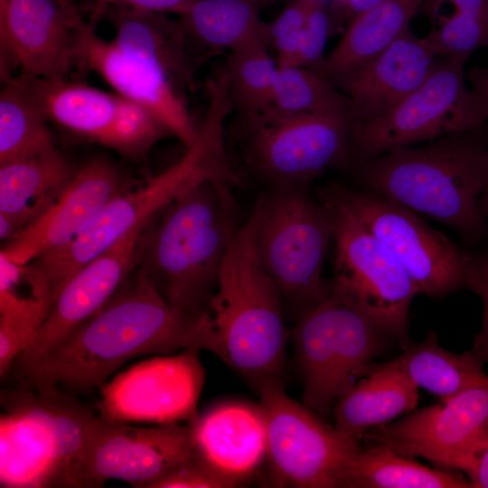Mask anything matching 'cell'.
Listing matches in <instances>:
<instances>
[{"instance_id": "3957f363", "label": "cell", "mask_w": 488, "mask_h": 488, "mask_svg": "<svg viewBox=\"0 0 488 488\" xmlns=\"http://www.w3.org/2000/svg\"><path fill=\"white\" fill-rule=\"evenodd\" d=\"M257 211L230 233L217 289L201 317L197 349L256 387L281 380L288 339L283 297L258 259Z\"/></svg>"}, {"instance_id": "7dc6e473", "label": "cell", "mask_w": 488, "mask_h": 488, "mask_svg": "<svg viewBox=\"0 0 488 488\" xmlns=\"http://www.w3.org/2000/svg\"><path fill=\"white\" fill-rule=\"evenodd\" d=\"M8 2L9 0H0V14L5 11Z\"/></svg>"}, {"instance_id": "7402d4cb", "label": "cell", "mask_w": 488, "mask_h": 488, "mask_svg": "<svg viewBox=\"0 0 488 488\" xmlns=\"http://www.w3.org/2000/svg\"><path fill=\"white\" fill-rule=\"evenodd\" d=\"M434 59L425 38L408 28L368 62L327 80L346 97L354 126L393 110L427 78Z\"/></svg>"}, {"instance_id": "6da1fadb", "label": "cell", "mask_w": 488, "mask_h": 488, "mask_svg": "<svg viewBox=\"0 0 488 488\" xmlns=\"http://www.w3.org/2000/svg\"><path fill=\"white\" fill-rule=\"evenodd\" d=\"M202 317V316H201ZM201 317L171 305L139 272L108 302L24 371L23 387H99L132 358L196 348Z\"/></svg>"}, {"instance_id": "5b68a950", "label": "cell", "mask_w": 488, "mask_h": 488, "mask_svg": "<svg viewBox=\"0 0 488 488\" xmlns=\"http://www.w3.org/2000/svg\"><path fill=\"white\" fill-rule=\"evenodd\" d=\"M230 183L206 181L166 205L145 234L142 274L176 309L201 317L227 252L234 201Z\"/></svg>"}, {"instance_id": "ac0fdd59", "label": "cell", "mask_w": 488, "mask_h": 488, "mask_svg": "<svg viewBox=\"0 0 488 488\" xmlns=\"http://www.w3.org/2000/svg\"><path fill=\"white\" fill-rule=\"evenodd\" d=\"M74 0H9L0 14L1 75L68 79L80 63Z\"/></svg>"}, {"instance_id": "44dd1931", "label": "cell", "mask_w": 488, "mask_h": 488, "mask_svg": "<svg viewBox=\"0 0 488 488\" xmlns=\"http://www.w3.org/2000/svg\"><path fill=\"white\" fill-rule=\"evenodd\" d=\"M125 189L120 172L110 162H88L78 168L59 198L36 221L4 243L0 254L24 265L65 247Z\"/></svg>"}, {"instance_id": "d6a6232c", "label": "cell", "mask_w": 488, "mask_h": 488, "mask_svg": "<svg viewBox=\"0 0 488 488\" xmlns=\"http://www.w3.org/2000/svg\"><path fill=\"white\" fill-rule=\"evenodd\" d=\"M348 106L346 97L315 70L277 65L272 105L261 117L348 110Z\"/></svg>"}, {"instance_id": "d590c367", "label": "cell", "mask_w": 488, "mask_h": 488, "mask_svg": "<svg viewBox=\"0 0 488 488\" xmlns=\"http://www.w3.org/2000/svg\"><path fill=\"white\" fill-rule=\"evenodd\" d=\"M246 482L244 478L220 469L193 449L185 460L148 488H232Z\"/></svg>"}, {"instance_id": "52a82bcc", "label": "cell", "mask_w": 488, "mask_h": 488, "mask_svg": "<svg viewBox=\"0 0 488 488\" xmlns=\"http://www.w3.org/2000/svg\"><path fill=\"white\" fill-rule=\"evenodd\" d=\"M308 184L267 188L256 202L255 245L261 266L296 315L323 301L322 272L333 239L328 210Z\"/></svg>"}, {"instance_id": "d4e9b609", "label": "cell", "mask_w": 488, "mask_h": 488, "mask_svg": "<svg viewBox=\"0 0 488 488\" xmlns=\"http://www.w3.org/2000/svg\"><path fill=\"white\" fill-rule=\"evenodd\" d=\"M190 423L193 449L230 474L248 480L266 458V423L258 404H221Z\"/></svg>"}, {"instance_id": "484cf974", "label": "cell", "mask_w": 488, "mask_h": 488, "mask_svg": "<svg viewBox=\"0 0 488 488\" xmlns=\"http://www.w3.org/2000/svg\"><path fill=\"white\" fill-rule=\"evenodd\" d=\"M361 376L332 409L334 427L358 443L371 427L413 411L419 401L418 387L396 370L371 362Z\"/></svg>"}, {"instance_id": "8d00e7d4", "label": "cell", "mask_w": 488, "mask_h": 488, "mask_svg": "<svg viewBox=\"0 0 488 488\" xmlns=\"http://www.w3.org/2000/svg\"><path fill=\"white\" fill-rule=\"evenodd\" d=\"M315 0H291L269 25H266V38L277 53V65H292L301 33Z\"/></svg>"}, {"instance_id": "603a6c76", "label": "cell", "mask_w": 488, "mask_h": 488, "mask_svg": "<svg viewBox=\"0 0 488 488\" xmlns=\"http://www.w3.org/2000/svg\"><path fill=\"white\" fill-rule=\"evenodd\" d=\"M93 13L110 23L113 42L120 49L160 69L177 89L191 85L197 61L181 20L165 13L110 5H95Z\"/></svg>"}, {"instance_id": "e575fe53", "label": "cell", "mask_w": 488, "mask_h": 488, "mask_svg": "<svg viewBox=\"0 0 488 488\" xmlns=\"http://www.w3.org/2000/svg\"><path fill=\"white\" fill-rule=\"evenodd\" d=\"M425 40L435 56L464 57L488 47V22L455 11L440 20Z\"/></svg>"}, {"instance_id": "cb8c5ba5", "label": "cell", "mask_w": 488, "mask_h": 488, "mask_svg": "<svg viewBox=\"0 0 488 488\" xmlns=\"http://www.w3.org/2000/svg\"><path fill=\"white\" fill-rule=\"evenodd\" d=\"M58 149L0 164V238L5 242L36 221L77 172Z\"/></svg>"}, {"instance_id": "c3c4849f", "label": "cell", "mask_w": 488, "mask_h": 488, "mask_svg": "<svg viewBox=\"0 0 488 488\" xmlns=\"http://www.w3.org/2000/svg\"><path fill=\"white\" fill-rule=\"evenodd\" d=\"M488 1V0H487Z\"/></svg>"}, {"instance_id": "bcb514c9", "label": "cell", "mask_w": 488, "mask_h": 488, "mask_svg": "<svg viewBox=\"0 0 488 488\" xmlns=\"http://www.w3.org/2000/svg\"><path fill=\"white\" fill-rule=\"evenodd\" d=\"M482 205L483 211L485 213V216H488V166L482 193Z\"/></svg>"}, {"instance_id": "4dcf8cb0", "label": "cell", "mask_w": 488, "mask_h": 488, "mask_svg": "<svg viewBox=\"0 0 488 488\" xmlns=\"http://www.w3.org/2000/svg\"><path fill=\"white\" fill-rule=\"evenodd\" d=\"M266 41L262 34L232 49L225 70L233 108L244 125L263 117L272 105L277 66L267 52Z\"/></svg>"}, {"instance_id": "ab89813d", "label": "cell", "mask_w": 488, "mask_h": 488, "mask_svg": "<svg viewBox=\"0 0 488 488\" xmlns=\"http://www.w3.org/2000/svg\"><path fill=\"white\" fill-rule=\"evenodd\" d=\"M38 332L29 325L0 315V374L4 376L17 356L34 341Z\"/></svg>"}, {"instance_id": "d6986e66", "label": "cell", "mask_w": 488, "mask_h": 488, "mask_svg": "<svg viewBox=\"0 0 488 488\" xmlns=\"http://www.w3.org/2000/svg\"><path fill=\"white\" fill-rule=\"evenodd\" d=\"M152 221L130 230L68 279L36 338L14 361L20 375L108 302L136 266Z\"/></svg>"}, {"instance_id": "1f68e13d", "label": "cell", "mask_w": 488, "mask_h": 488, "mask_svg": "<svg viewBox=\"0 0 488 488\" xmlns=\"http://www.w3.org/2000/svg\"><path fill=\"white\" fill-rule=\"evenodd\" d=\"M49 123L19 85L5 80L0 92V164L56 149Z\"/></svg>"}, {"instance_id": "b9f144b4", "label": "cell", "mask_w": 488, "mask_h": 488, "mask_svg": "<svg viewBox=\"0 0 488 488\" xmlns=\"http://www.w3.org/2000/svg\"><path fill=\"white\" fill-rule=\"evenodd\" d=\"M425 10L429 16H434L444 4H450L455 11H459L488 22L487 0H424Z\"/></svg>"}, {"instance_id": "9a60e30c", "label": "cell", "mask_w": 488, "mask_h": 488, "mask_svg": "<svg viewBox=\"0 0 488 488\" xmlns=\"http://www.w3.org/2000/svg\"><path fill=\"white\" fill-rule=\"evenodd\" d=\"M192 427L177 423L136 427L100 418L73 465L66 487L98 488L109 479L148 486L193 451Z\"/></svg>"}, {"instance_id": "f1b7e54d", "label": "cell", "mask_w": 488, "mask_h": 488, "mask_svg": "<svg viewBox=\"0 0 488 488\" xmlns=\"http://www.w3.org/2000/svg\"><path fill=\"white\" fill-rule=\"evenodd\" d=\"M344 488H468L469 479L454 471L429 468L383 443L368 442L346 464Z\"/></svg>"}, {"instance_id": "74e56055", "label": "cell", "mask_w": 488, "mask_h": 488, "mask_svg": "<svg viewBox=\"0 0 488 488\" xmlns=\"http://www.w3.org/2000/svg\"><path fill=\"white\" fill-rule=\"evenodd\" d=\"M333 28L331 14L325 7L324 0H315L301 33L292 65L317 70L324 61V47Z\"/></svg>"}, {"instance_id": "ee69618b", "label": "cell", "mask_w": 488, "mask_h": 488, "mask_svg": "<svg viewBox=\"0 0 488 488\" xmlns=\"http://www.w3.org/2000/svg\"><path fill=\"white\" fill-rule=\"evenodd\" d=\"M466 80L485 119L488 120V66L471 68L466 73Z\"/></svg>"}, {"instance_id": "7c38bea8", "label": "cell", "mask_w": 488, "mask_h": 488, "mask_svg": "<svg viewBox=\"0 0 488 488\" xmlns=\"http://www.w3.org/2000/svg\"><path fill=\"white\" fill-rule=\"evenodd\" d=\"M246 167L267 188L308 184L334 167H350L348 110L260 117L245 125Z\"/></svg>"}, {"instance_id": "f35d334b", "label": "cell", "mask_w": 488, "mask_h": 488, "mask_svg": "<svg viewBox=\"0 0 488 488\" xmlns=\"http://www.w3.org/2000/svg\"><path fill=\"white\" fill-rule=\"evenodd\" d=\"M465 288L475 293L483 302V320L475 334L472 352L484 364L488 363V255L470 256Z\"/></svg>"}, {"instance_id": "30bf717a", "label": "cell", "mask_w": 488, "mask_h": 488, "mask_svg": "<svg viewBox=\"0 0 488 488\" xmlns=\"http://www.w3.org/2000/svg\"><path fill=\"white\" fill-rule=\"evenodd\" d=\"M467 60L446 57L435 61L424 82L393 110L352 126L350 167L397 148L480 130L486 119L466 85Z\"/></svg>"}, {"instance_id": "f546056e", "label": "cell", "mask_w": 488, "mask_h": 488, "mask_svg": "<svg viewBox=\"0 0 488 488\" xmlns=\"http://www.w3.org/2000/svg\"><path fill=\"white\" fill-rule=\"evenodd\" d=\"M180 17L190 40L207 50L231 51L266 34L258 0H192Z\"/></svg>"}, {"instance_id": "8992f818", "label": "cell", "mask_w": 488, "mask_h": 488, "mask_svg": "<svg viewBox=\"0 0 488 488\" xmlns=\"http://www.w3.org/2000/svg\"><path fill=\"white\" fill-rule=\"evenodd\" d=\"M0 486L66 487L99 419L58 388L2 389Z\"/></svg>"}, {"instance_id": "4fadbf2b", "label": "cell", "mask_w": 488, "mask_h": 488, "mask_svg": "<svg viewBox=\"0 0 488 488\" xmlns=\"http://www.w3.org/2000/svg\"><path fill=\"white\" fill-rule=\"evenodd\" d=\"M325 185L393 254L419 294L441 297L465 288L470 256L416 212L369 190Z\"/></svg>"}, {"instance_id": "60d3db41", "label": "cell", "mask_w": 488, "mask_h": 488, "mask_svg": "<svg viewBox=\"0 0 488 488\" xmlns=\"http://www.w3.org/2000/svg\"><path fill=\"white\" fill-rule=\"evenodd\" d=\"M75 1V0H74ZM95 5L126 6L133 9L183 15L192 0H85Z\"/></svg>"}, {"instance_id": "ba28073f", "label": "cell", "mask_w": 488, "mask_h": 488, "mask_svg": "<svg viewBox=\"0 0 488 488\" xmlns=\"http://www.w3.org/2000/svg\"><path fill=\"white\" fill-rule=\"evenodd\" d=\"M291 334L304 404L324 419L391 336L331 290L323 301L297 315Z\"/></svg>"}, {"instance_id": "2e32d148", "label": "cell", "mask_w": 488, "mask_h": 488, "mask_svg": "<svg viewBox=\"0 0 488 488\" xmlns=\"http://www.w3.org/2000/svg\"><path fill=\"white\" fill-rule=\"evenodd\" d=\"M364 439L465 473L488 445V382L371 427Z\"/></svg>"}, {"instance_id": "ffe728a7", "label": "cell", "mask_w": 488, "mask_h": 488, "mask_svg": "<svg viewBox=\"0 0 488 488\" xmlns=\"http://www.w3.org/2000/svg\"><path fill=\"white\" fill-rule=\"evenodd\" d=\"M80 63L99 74L125 99L150 112L186 147L198 134L178 89L157 67L106 42L82 16L78 22Z\"/></svg>"}, {"instance_id": "277c9868", "label": "cell", "mask_w": 488, "mask_h": 488, "mask_svg": "<svg viewBox=\"0 0 488 488\" xmlns=\"http://www.w3.org/2000/svg\"><path fill=\"white\" fill-rule=\"evenodd\" d=\"M481 130V129H480ZM480 130L397 148L352 166L369 191L477 239L485 229L482 193L488 142Z\"/></svg>"}, {"instance_id": "5bb4252c", "label": "cell", "mask_w": 488, "mask_h": 488, "mask_svg": "<svg viewBox=\"0 0 488 488\" xmlns=\"http://www.w3.org/2000/svg\"><path fill=\"white\" fill-rule=\"evenodd\" d=\"M8 80L34 100L50 123L129 158L142 159L168 133L150 112L117 93L69 79L18 74Z\"/></svg>"}, {"instance_id": "7a4b0ae2", "label": "cell", "mask_w": 488, "mask_h": 488, "mask_svg": "<svg viewBox=\"0 0 488 488\" xmlns=\"http://www.w3.org/2000/svg\"><path fill=\"white\" fill-rule=\"evenodd\" d=\"M208 108L194 143L174 164L133 190H123L68 245L30 262L51 286L54 299L83 266L133 229L154 220L173 201L195 186L216 181L244 185L229 161L225 123L233 109L226 81L207 83Z\"/></svg>"}, {"instance_id": "e0dca14e", "label": "cell", "mask_w": 488, "mask_h": 488, "mask_svg": "<svg viewBox=\"0 0 488 488\" xmlns=\"http://www.w3.org/2000/svg\"><path fill=\"white\" fill-rule=\"evenodd\" d=\"M199 350L156 356L133 365L99 388V417L106 422L177 423L198 418L205 371Z\"/></svg>"}, {"instance_id": "4316f807", "label": "cell", "mask_w": 488, "mask_h": 488, "mask_svg": "<svg viewBox=\"0 0 488 488\" xmlns=\"http://www.w3.org/2000/svg\"><path fill=\"white\" fill-rule=\"evenodd\" d=\"M423 2L383 0L359 14L315 71L330 79L378 56L409 28V22Z\"/></svg>"}, {"instance_id": "8fae6325", "label": "cell", "mask_w": 488, "mask_h": 488, "mask_svg": "<svg viewBox=\"0 0 488 488\" xmlns=\"http://www.w3.org/2000/svg\"><path fill=\"white\" fill-rule=\"evenodd\" d=\"M267 430L266 460L274 487L341 488L344 467L361 443L291 399L281 380L257 387Z\"/></svg>"}, {"instance_id": "f6af8a7d", "label": "cell", "mask_w": 488, "mask_h": 488, "mask_svg": "<svg viewBox=\"0 0 488 488\" xmlns=\"http://www.w3.org/2000/svg\"><path fill=\"white\" fill-rule=\"evenodd\" d=\"M465 474L468 476L472 487L488 488V445L475 457Z\"/></svg>"}, {"instance_id": "9c48e42d", "label": "cell", "mask_w": 488, "mask_h": 488, "mask_svg": "<svg viewBox=\"0 0 488 488\" xmlns=\"http://www.w3.org/2000/svg\"><path fill=\"white\" fill-rule=\"evenodd\" d=\"M316 199L328 210L333 229L331 291L396 338H408V310L418 293L393 254L352 215L324 184Z\"/></svg>"}, {"instance_id": "83f0119b", "label": "cell", "mask_w": 488, "mask_h": 488, "mask_svg": "<svg viewBox=\"0 0 488 488\" xmlns=\"http://www.w3.org/2000/svg\"><path fill=\"white\" fill-rule=\"evenodd\" d=\"M430 331L418 343H410L398 357L378 365L399 371L417 387L446 401L463 390L488 382L483 363L470 350L455 353L443 348Z\"/></svg>"}, {"instance_id": "836d02e7", "label": "cell", "mask_w": 488, "mask_h": 488, "mask_svg": "<svg viewBox=\"0 0 488 488\" xmlns=\"http://www.w3.org/2000/svg\"><path fill=\"white\" fill-rule=\"evenodd\" d=\"M53 302L51 286L29 263L17 264L0 254V314L41 330Z\"/></svg>"}, {"instance_id": "7bdbcfd3", "label": "cell", "mask_w": 488, "mask_h": 488, "mask_svg": "<svg viewBox=\"0 0 488 488\" xmlns=\"http://www.w3.org/2000/svg\"><path fill=\"white\" fill-rule=\"evenodd\" d=\"M383 0H333L329 10L333 27L335 23L343 21L350 23L359 14L372 8Z\"/></svg>"}]
</instances>
